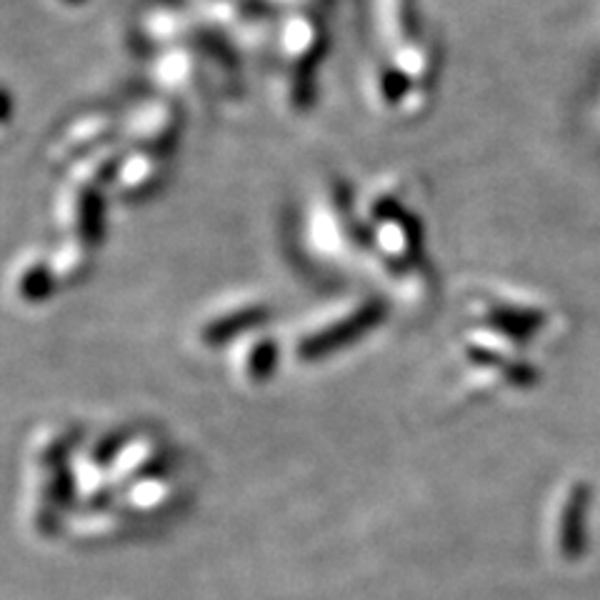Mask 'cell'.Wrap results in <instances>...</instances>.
Returning <instances> with one entry per match:
<instances>
[{
  "mask_svg": "<svg viewBox=\"0 0 600 600\" xmlns=\"http://www.w3.org/2000/svg\"><path fill=\"white\" fill-rule=\"evenodd\" d=\"M598 118H600V90H598Z\"/></svg>",
  "mask_w": 600,
  "mask_h": 600,
  "instance_id": "obj_3",
  "label": "cell"
},
{
  "mask_svg": "<svg viewBox=\"0 0 600 600\" xmlns=\"http://www.w3.org/2000/svg\"><path fill=\"white\" fill-rule=\"evenodd\" d=\"M370 25L376 51L366 63L396 73L408 86L433 98L438 53L425 33L415 0H370Z\"/></svg>",
  "mask_w": 600,
  "mask_h": 600,
  "instance_id": "obj_2",
  "label": "cell"
},
{
  "mask_svg": "<svg viewBox=\"0 0 600 600\" xmlns=\"http://www.w3.org/2000/svg\"><path fill=\"white\" fill-rule=\"evenodd\" d=\"M363 251L378 258L396 278H423L425 218L413 180L405 173H384L356 200Z\"/></svg>",
  "mask_w": 600,
  "mask_h": 600,
  "instance_id": "obj_1",
  "label": "cell"
}]
</instances>
